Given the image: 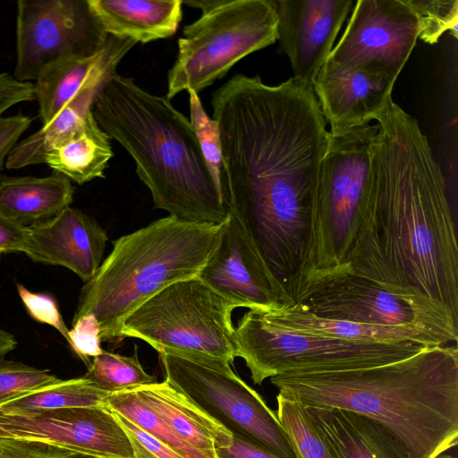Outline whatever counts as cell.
Segmentation results:
<instances>
[{
  "instance_id": "1",
  "label": "cell",
  "mask_w": 458,
  "mask_h": 458,
  "mask_svg": "<svg viewBox=\"0 0 458 458\" xmlns=\"http://www.w3.org/2000/svg\"><path fill=\"white\" fill-rule=\"evenodd\" d=\"M221 140L225 196L272 275L303 264L329 131L313 89L235 74L211 97Z\"/></svg>"
},
{
  "instance_id": "10",
  "label": "cell",
  "mask_w": 458,
  "mask_h": 458,
  "mask_svg": "<svg viewBox=\"0 0 458 458\" xmlns=\"http://www.w3.org/2000/svg\"><path fill=\"white\" fill-rule=\"evenodd\" d=\"M295 307L316 317L374 326H412L458 337V317L412 288L344 272L306 284Z\"/></svg>"
},
{
  "instance_id": "18",
  "label": "cell",
  "mask_w": 458,
  "mask_h": 458,
  "mask_svg": "<svg viewBox=\"0 0 458 458\" xmlns=\"http://www.w3.org/2000/svg\"><path fill=\"white\" fill-rule=\"evenodd\" d=\"M28 229L23 253L34 262L68 268L84 283L98 270L108 237L99 224L82 211L70 206Z\"/></svg>"
},
{
  "instance_id": "40",
  "label": "cell",
  "mask_w": 458,
  "mask_h": 458,
  "mask_svg": "<svg viewBox=\"0 0 458 458\" xmlns=\"http://www.w3.org/2000/svg\"><path fill=\"white\" fill-rule=\"evenodd\" d=\"M28 235V226L19 225L0 214V254L24 252Z\"/></svg>"
},
{
  "instance_id": "42",
  "label": "cell",
  "mask_w": 458,
  "mask_h": 458,
  "mask_svg": "<svg viewBox=\"0 0 458 458\" xmlns=\"http://www.w3.org/2000/svg\"><path fill=\"white\" fill-rule=\"evenodd\" d=\"M17 346L15 337L9 332L0 328V360L14 350Z\"/></svg>"
},
{
  "instance_id": "9",
  "label": "cell",
  "mask_w": 458,
  "mask_h": 458,
  "mask_svg": "<svg viewBox=\"0 0 458 458\" xmlns=\"http://www.w3.org/2000/svg\"><path fill=\"white\" fill-rule=\"evenodd\" d=\"M277 40L272 0H219L187 25L167 75L168 99L182 90L199 93L241 59Z\"/></svg>"
},
{
  "instance_id": "4",
  "label": "cell",
  "mask_w": 458,
  "mask_h": 458,
  "mask_svg": "<svg viewBox=\"0 0 458 458\" xmlns=\"http://www.w3.org/2000/svg\"><path fill=\"white\" fill-rule=\"evenodd\" d=\"M92 113L134 160L156 208L191 223L226 221L225 191L215 182L190 120L170 99L114 72L96 97Z\"/></svg>"
},
{
  "instance_id": "12",
  "label": "cell",
  "mask_w": 458,
  "mask_h": 458,
  "mask_svg": "<svg viewBox=\"0 0 458 458\" xmlns=\"http://www.w3.org/2000/svg\"><path fill=\"white\" fill-rule=\"evenodd\" d=\"M16 5L13 76L21 81H35L57 61L92 56L108 39L88 0H19Z\"/></svg>"
},
{
  "instance_id": "2",
  "label": "cell",
  "mask_w": 458,
  "mask_h": 458,
  "mask_svg": "<svg viewBox=\"0 0 458 458\" xmlns=\"http://www.w3.org/2000/svg\"><path fill=\"white\" fill-rule=\"evenodd\" d=\"M376 121L345 272L418 290L458 317L457 227L442 168L418 121L394 101Z\"/></svg>"
},
{
  "instance_id": "13",
  "label": "cell",
  "mask_w": 458,
  "mask_h": 458,
  "mask_svg": "<svg viewBox=\"0 0 458 458\" xmlns=\"http://www.w3.org/2000/svg\"><path fill=\"white\" fill-rule=\"evenodd\" d=\"M418 38V19L406 0H358L328 58L397 80Z\"/></svg>"
},
{
  "instance_id": "33",
  "label": "cell",
  "mask_w": 458,
  "mask_h": 458,
  "mask_svg": "<svg viewBox=\"0 0 458 458\" xmlns=\"http://www.w3.org/2000/svg\"><path fill=\"white\" fill-rule=\"evenodd\" d=\"M60 378L22 362L0 360V403L21 394L55 383Z\"/></svg>"
},
{
  "instance_id": "17",
  "label": "cell",
  "mask_w": 458,
  "mask_h": 458,
  "mask_svg": "<svg viewBox=\"0 0 458 458\" xmlns=\"http://www.w3.org/2000/svg\"><path fill=\"white\" fill-rule=\"evenodd\" d=\"M396 79L335 64L329 58L322 65L313 92L322 115L337 133L377 120L392 99Z\"/></svg>"
},
{
  "instance_id": "6",
  "label": "cell",
  "mask_w": 458,
  "mask_h": 458,
  "mask_svg": "<svg viewBox=\"0 0 458 458\" xmlns=\"http://www.w3.org/2000/svg\"><path fill=\"white\" fill-rule=\"evenodd\" d=\"M377 130V123H369L329 132L310 215L298 294L311 281L347 270L360 228L372 143Z\"/></svg>"
},
{
  "instance_id": "8",
  "label": "cell",
  "mask_w": 458,
  "mask_h": 458,
  "mask_svg": "<svg viewBox=\"0 0 458 458\" xmlns=\"http://www.w3.org/2000/svg\"><path fill=\"white\" fill-rule=\"evenodd\" d=\"M235 307L197 276L174 283L123 322L120 340L139 338L158 353L233 362Z\"/></svg>"
},
{
  "instance_id": "14",
  "label": "cell",
  "mask_w": 458,
  "mask_h": 458,
  "mask_svg": "<svg viewBox=\"0 0 458 458\" xmlns=\"http://www.w3.org/2000/svg\"><path fill=\"white\" fill-rule=\"evenodd\" d=\"M197 277L235 308L273 310L293 304L230 212L216 248Z\"/></svg>"
},
{
  "instance_id": "41",
  "label": "cell",
  "mask_w": 458,
  "mask_h": 458,
  "mask_svg": "<svg viewBox=\"0 0 458 458\" xmlns=\"http://www.w3.org/2000/svg\"><path fill=\"white\" fill-rule=\"evenodd\" d=\"M216 458H279L269 451L233 436V442L229 447L219 448L216 451Z\"/></svg>"
},
{
  "instance_id": "22",
  "label": "cell",
  "mask_w": 458,
  "mask_h": 458,
  "mask_svg": "<svg viewBox=\"0 0 458 458\" xmlns=\"http://www.w3.org/2000/svg\"><path fill=\"white\" fill-rule=\"evenodd\" d=\"M105 32L136 43L169 38L182 18L181 0H88Z\"/></svg>"
},
{
  "instance_id": "5",
  "label": "cell",
  "mask_w": 458,
  "mask_h": 458,
  "mask_svg": "<svg viewBox=\"0 0 458 458\" xmlns=\"http://www.w3.org/2000/svg\"><path fill=\"white\" fill-rule=\"evenodd\" d=\"M222 225L168 216L113 242V250L82 286L72 318L93 314L101 342L120 341L123 320L147 300L195 277L216 248Z\"/></svg>"
},
{
  "instance_id": "23",
  "label": "cell",
  "mask_w": 458,
  "mask_h": 458,
  "mask_svg": "<svg viewBox=\"0 0 458 458\" xmlns=\"http://www.w3.org/2000/svg\"><path fill=\"white\" fill-rule=\"evenodd\" d=\"M339 458H410L378 422L337 408H309Z\"/></svg>"
},
{
  "instance_id": "19",
  "label": "cell",
  "mask_w": 458,
  "mask_h": 458,
  "mask_svg": "<svg viewBox=\"0 0 458 458\" xmlns=\"http://www.w3.org/2000/svg\"><path fill=\"white\" fill-rule=\"evenodd\" d=\"M135 44L131 39L109 36L105 47L92 56L61 60L47 66L33 82L42 126L82 89L106 83Z\"/></svg>"
},
{
  "instance_id": "3",
  "label": "cell",
  "mask_w": 458,
  "mask_h": 458,
  "mask_svg": "<svg viewBox=\"0 0 458 458\" xmlns=\"http://www.w3.org/2000/svg\"><path fill=\"white\" fill-rule=\"evenodd\" d=\"M284 397L337 408L381 424L410 458H435L457 445L458 346L427 347L375 367L290 372L270 377Z\"/></svg>"
},
{
  "instance_id": "31",
  "label": "cell",
  "mask_w": 458,
  "mask_h": 458,
  "mask_svg": "<svg viewBox=\"0 0 458 458\" xmlns=\"http://www.w3.org/2000/svg\"><path fill=\"white\" fill-rule=\"evenodd\" d=\"M419 23V38L425 43H437L445 31L457 38L458 1L406 0Z\"/></svg>"
},
{
  "instance_id": "34",
  "label": "cell",
  "mask_w": 458,
  "mask_h": 458,
  "mask_svg": "<svg viewBox=\"0 0 458 458\" xmlns=\"http://www.w3.org/2000/svg\"><path fill=\"white\" fill-rule=\"evenodd\" d=\"M0 458H98L61 445L0 437Z\"/></svg>"
},
{
  "instance_id": "39",
  "label": "cell",
  "mask_w": 458,
  "mask_h": 458,
  "mask_svg": "<svg viewBox=\"0 0 458 458\" xmlns=\"http://www.w3.org/2000/svg\"><path fill=\"white\" fill-rule=\"evenodd\" d=\"M33 99V82L21 81L7 72L0 73V117L13 106Z\"/></svg>"
},
{
  "instance_id": "7",
  "label": "cell",
  "mask_w": 458,
  "mask_h": 458,
  "mask_svg": "<svg viewBox=\"0 0 458 458\" xmlns=\"http://www.w3.org/2000/svg\"><path fill=\"white\" fill-rule=\"evenodd\" d=\"M428 346L417 342L360 343L292 330L249 310L234 327L235 357L254 384L290 372L364 369L395 362Z\"/></svg>"
},
{
  "instance_id": "30",
  "label": "cell",
  "mask_w": 458,
  "mask_h": 458,
  "mask_svg": "<svg viewBox=\"0 0 458 458\" xmlns=\"http://www.w3.org/2000/svg\"><path fill=\"white\" fill-rule=\"evenodd\" d=\"M84 377L110 394L157 382L142 368L136 349L131 356L103 350L93 358Z\"/></svg>"
},
{
  "instance_id": "28",
  "label": "cell",
  "mask_w": 458,
  "mask_h": 458,
  "mask_svg": "<svg viewBox=\"0 0 458 458\" xmlns=\"http://www.w3.org/2000/svg\"><path fill=\"white\" fill-rule=\"evenodd\" d=\"M276 416L296 458H339L307 407L276 395Z\"/></svg>"
},
{
  "instance_id": "29",
  "label": "cell",
  "mask_w": 458,
  "mask_h": 458,
  "mask_svg": "<svg viewBox=\"0 0 458 458\" xmlns=\"http://www.w3.org/2000/svg\"><path fill=\"white\" fill-rule=\"evenodd\" d=\"M105 407L128 419L183 458H208L182 440L135 388L111 393Z\"/></svg>"
},
{
  "instance_id": "21",
  "label": "cell",
  "mask_w": 458,
  "mask_h": 458,
  "mask_svg": "<svg viewBox=\"0 0 458 458\" xmlns=\"http://www.w3.org/2000/svg\"><path fill=\"white\" fill-rule=\"evenodd\" d=\"M263 311L271 320L292 330L352 342H417L428 346L457 344L458 343V337L412 326H374L326 319L295 307Z\"/></svg>"
},
{
  "instance_id": "25",
  "label": "cell",
  "mask_w": 458,
  "mask_h": 458,
  "mask_svg": "<svg viewBox=\"0 0 458 458\" xmlns=\"http://www.w3.org/2000/svg\"><path fill=\"white\" fill-rule=\"evenodd\" d=\"M110 138L89 113L83 123L45 156L44 164L78 184L103 178L113 157Z\"/></svg>"
},
{
  "instance_id": "11",
  "label": "cell",
  "mask_w": 458,
  "mask_h": 458,
  "mask_svg": "<svg viewBox=\"0 0 458 458\" xmlns=\"http://www.w3.org/2000/svg\"><path fill=\"white\" fill-rule=\"evenodd\" d=\"M165 380L224 426L279 458H296L276 413L231 369L214 359L159 353Z\"/></svg>"
},
{
  "instance_id": "36",
  "label": "cell",
  "mask_w": 458,
  "mask_h": 458,
  "mask_svg": "<svg viewBox=\"0 0 458 458\" xmlns=\"http://www.w3.org/2000/svg\"><path fill=\"white\" fill-rule=\"evenodd\" d=\"M69 344L81 360L89 367L90 359L102 353L100 327L93 314L84 315L72 323Z\"/></svg>"
},
{
  "instance_id": "38",
  "label": "cell",
  "mask_w": 458,
  "mask_h": 458,
  "mask_svg": "<svg viewBox=\"0 0 458 458\" xmlns=\"http://www.w3.org/2000/svg\"><path fill=\"white\" fill-rule=\"evenodd\" d=\"M32 119L21 114L0 117V171L20 137L29 129Z\"/></svg>"
},
{
  "instance_id": "35",
  "label": "cell",
  "mask_w": 458,
  "mask_h": 458,
  "mask_svg": "<svg viewBox=\"0 0 458 458\" xmlns=\"http://www.w3.org/2000/svg\"><path fill=\"white\" fill-rule=\"evenodd\" d=\"M16 287L29 315L36 321L53 327L69 343V329L55 299L46 293H32L20 283L16 284Z\"/></svg>"
},
{
  "instance_id": "27",
  "label": "cell",
  "mask_w": 458,
  "mask_h": 458,
  "mask_svg": "<svg viewBox=\"0 0 458 458\" xmlns=\"http://www.w3.org/2000/svg\"><path fill=\"white\" fill-rule=\"evenodd\" d=\"M109 394L84 376L64 380L60 378L1 403L0 412L23 415L70 407L105 406V400Z\"/></svg>"
},
{
  "instance_id": "26",
  "label": "cell",
  "mask_w": 458,
  "mask_h": 458,
  "mask_svg": "<svg viewBox=\"0 0 458 458\" xmlns=\"http://www.w3.org/2000/svg\"><path fill=\"white\" fill-rule=\"evenodd\" d=\"M103 85L82 89L47 125L18 142L6 158L5 167L20 169L44 164L48 150L71 135L91 113L94 100Z\"/></svg>"
},
{
  "instance_id": "32",
  "label": "cell",
  "mask_w": 458,
  "mask_h": 458,
  "mask_svg": "<svg viewBox=\"0 0 458 458\" xmlns=\"http://www.w3.org/2000/svg\"><path fill=\"white\" fill-rule=\"evenodd\" d=\"M191 123L215 182L222 190L223 162L220 132L216 122L205 111L199 94L189 89ZM225 191V190H224Z\"/></svg>"
},
{
  "instance_id": "24",
  "label": "cell",
  "mask_w": 458,
  "mask_h": 458,
  "mask_svg": "<svg viewBox=\"0 0 458 458\" xmlns=\"http://www.w3.org/2000/svg\"><path fill=\"white\" fill-rule=\"evenodd\" d=\"M72 181L59 173L46 177H0V214L24 226L48 220L72 202Z\"/></svg>"
},
{
  "instance_id": "20",
  "label": "cell",
  "mask_w": 458,
  "mask_h": 458,
  "mask_svg": "<svg viewBox=\"0 0 458 458\" xmlns=\"http://www.w3.org/2000/svg\"><path fill=\"white\" fill-rule=\"evenodd\" d=\"M135 389L182 440L208 458L232 445L231 432L166 380Z\"/></svg>"
},
{
  "instance_id": "37",
  "label": "cell",
  "mask_w": 458,
  "mask_h": 458,
  "mask_svg": "<svg viewBox=\"0 0 458 458\" xmlns=\"http://www.w3.org/2000/svg\"><path fill=\"white\" fill-rule=\"evenodd\" d=\"M114 414L129 437L134 458H183L128 419Z\"/></svg>"
},
{
  "instance_id": "15",
  "label": "cell",
  "mask_w": 458,
  "mask_h": 458,
  "mask_svg": "<svg viewBox=\"0 0 458 458\" xmlns=\"http://www.w3.org/2000/svg\"><path fill=\"white\" fill-rule=\"evenodd\" d=\"M0 437L50 442L98 458H134L126 432L105 406L23 415L0 412Z\"/></svg>"
},
{
  "instance_id": "16",
  "label": "cell",
  "mask_w": 458,
  "mask_h": 458,
  "mask_svg": "<svg viewBox=\"0 0 458 458\" xmlns=\"http://www.w3.org/2000/svg\"><path fill=\"white\" fill-rule=\"evenodd\" d=\"M277 40L290 60L293 79L313 89L336 37L352 11V0H272Z\"/></svg>"
},
{
  "instance_id": "43",
  "label": "cell",
  "mask_w": 458,
  "mask_h": 458,
  "mask_svg": "<svg viewBox=\"0 0 458 458\" xmlns=\"http://www.w3.org/2000/svg\"><path fill=\"white\" fill-rule=\"evenodd\" d=\"M435 458H456V457L452 454H449L442 453V454L437 455Z\"/></svg>"
}]
</instances>
